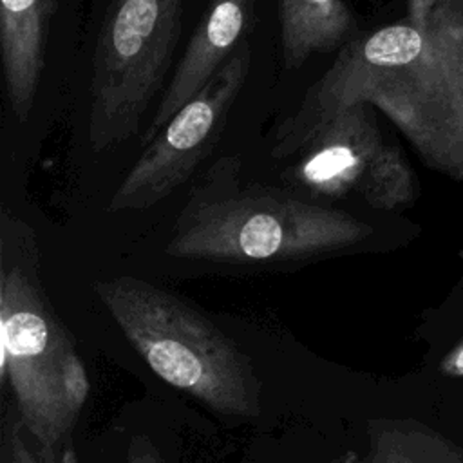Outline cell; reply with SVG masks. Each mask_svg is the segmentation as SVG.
<instances>
[{"label": "cell", "instance_id": "obj_1", "mask_svg": "<svg viewBox=\"0 0 463 463\" xmlns=\"http://www.w3.org/2000/svg\"><path fill=\"white\" fill-rule=\"evenodd\" d=\"M94 289L159 378L222 416H259L260 383L250 358L203 313L136 277L98 280Z\"/></svg>", "mask_w": 463, "mask_h": 463}, {"label": "cell", "instance_id": "obj_2", "mask_svg": "<svg viewBox=\"0 0 463 463\" xmlns=\"http://www.w3.org/2000/svg\"><path fill=\"white\" fill-rule=\"evenodd\" d=\"M371 226L277 190H246L186 206L166 253L177 259L257 264L349 248Z\"/></svg>", "mask_w": 463, "mask_h": 463}, {"label": "cell", "instance_id": "obj_3", "mask_svg": "<svg viewBox=\"0 0 463 463\" xmlns=\"http://www.w3.org/2000/svg\"><path fill=\"white\" fill-rule=\"evenodd\" d=\"M184 0H112L90 80L89 141L105 150L134 136L163 87Z\"/></svg>", "mask_w": 463, "mask_h": 463}, {"label": "cell", "instance_id": "obj_4", "mask_svg": "<svg viewBox=\"0 0 463 463\" xmlns=\"http://www.w3.org/2000/svg\"><path fill=\"white\" fill-rule=\"evenodd\" d=\"M2 369L9 378L22 427L36 450L61 454L76 420L63 394V367L74 344L40 288L20 266L0 275Z\"/></svg>", "mask_w": 463, "mask_h": 463}, {"label": "cell", "instance_id": "obj_5", "mask_svg": "<svg viewBox=\"0 0 463 463\" xmlns=\"http://www.w3.org/2000/svg\"><path fill=\"white\" fill-rule=\"evenodd\" d=\"M250 47L239 43L210 81L157 132L114 192L109 212L146 210L181 186L215 145L250 71Z\"/></svg>", "mask_w": 463, "mask_h": 463}, {"label": "cell", "instance_id": "obj_6", "mask_svg": "<svg viewBox=\"0 0 463 463\" xmlns=\"http://www.w3.org/2000/svg\"><path fill=\"white\" fill-rule=\"evenodd\" d=\"M293 177L311 194L342 197L353 190L376 208L409 201L411 181L402 159L382 146L367 101H356L324 125L297 154Z\"/></svg>", "mask_w": 463, "mask_h": 463}, {"label": "cell", "instance_id": "obj_7", "mask_svg": "<svg viewBox=\"0 0 463 463\" xmlns=\"http://www.w3.org/2000/svg\"><path fill=\"white\" fill-rule=\"evenodd\" d=\"M423 43L425 34L416 27L389 25L345 45L297 110L277 127L271 154L279 159L297 156L324 125L360 101L364 90L383 71L416 60Z\"/></svg>", "mask_w": 463, "mask_h": 463}, {"label": "cell", "instance_id": "obj_8", "mask_svg": "<svg viewBox=\"0 0 463 463\" xmlns=\"http://www.w3.org/2000/svg\"><path fill=\"white\" fill-rule=\"evenodd\" d=\"M250 11L251 0H213L190 38L150 123L145 127L143 145H148L233 54L248 24Z\"/></svg>", "mask_w": 463, "mask_h": 463}, {"label": "cell", "instance_id": "obj_9", "mask_svg": "<svg viewBox=\"0 0 463 463\" xmlns=\"http://www.w3.org/2000/svg\"><path fill=\"white\" fill-rule=\"evenodd\" d=\"M0 5L5 92L16 119L25 121L43 69L47 0H0Z\"/></svg>", "mask_w": 463, "mask_h": 463}, {"label": "cell", "instance_id": "obj_10", "mask_svg": "<svg viewBox=\"0 0 463 463\" xmlns=\"http://www.w3.org/2000/svg\"><path fill=\"white\" fill-rule=\"evenodd\" d=\"M282 61L297 69L313 52L338 47L353 27L344 0H279Z\"/></svg>", "mask_w": 463, "mask_h": 463}, {"label": "cell", "instance_id": "obj_11", "mask_svg": "<svg viewBox=\"0 0 463 463\" xmlns=\"http://www.w3.org/2000/svg\"><path fill=\"white\" fill-rule=\"evenodd\" d=\"M369 463H463V456L425 430L385 425L373 429Z\"/></svg>", "mask_w": 463, "mask_h": 463}, {"label": "cell", "instance_id": "obj_12", "mask_svg": "<svg viewBox=\"0 0 463 463\" xmlns=\"http://www.w3.org/2000/svg\"><path fill=\"white\" fill-rule=\"evenodd\" d=\"M63 394H65V405L69 409V414L78 420L87 396H89V378L83 362L80 360L76 349L67 356L65 367H63Z\"/></svg>", "mask_w": 463, "mask_h": 463}, {"label": "cell", "instance_id": "obj_13", "mask_svg": "<svg viewBox=\"0 0 463 463\" xmlns=\"http://www.w3.org/2000/svg\"><path fill=\"white\" fill-rule=\"evenodd\" d=\"M22 421H18L9 432V463H63L61 454L52 452H33L20 432Z\"/></svg>", "mask_w": 463, "mask_h": 463}, {"label": "cell", "instance_id": "obj_14", "mask_svg": "<svg viewBox=\"0 0 463 463\" xmlns=\"http://www.w3.org/2000/svg\"><path fill=\"white\" fill-rule=\"evenodd\" d=\"M127 463H163V459L157 456L156 449L150 445L148 439L134 438L128 449Z\"/></svg>", "mask_w": 463, "mask_h": 463}, {"label": "cell", "instance_id": "obj_15", "mask_svg": "<svg viewBox=\"0 0 463 463\" xmlns=\"http://www.w3.org/2000/svg\"><path fill=\"white\" fill-rule=\"evenodd\" d=\"M439 371L449 376H463V344L452 349L439 365Z\"/></svg>", "mask_w": 463, "mask_h": 463}, {"label": "cell", "instance_id": "obj_16", "mask_svg": "<svg viewBox=\"0 0 463 463\" xmlns=\"http://www.w3.org/2000/svg\"><path fill=\"white\" fill-rule=\"evenodd\" d=\"M61 459H63V463H78V459H76V452H74V449H72V447H67V449L63 450Z\"/></svg>", "mask_w": 463, "mask_h": 463}]
</instances>
